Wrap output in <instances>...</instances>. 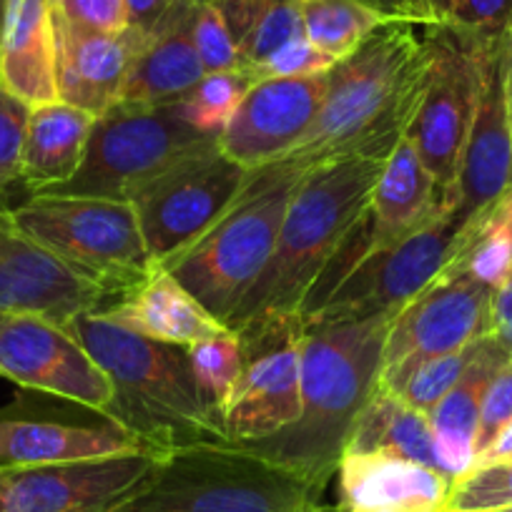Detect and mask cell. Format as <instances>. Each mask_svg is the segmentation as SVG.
<instances>
[{
	"mask_svg": "<svg viewBox=\"0 0 512 512\" xmlns=\"http://www.w3.org/2000/svg\"><path fill=\"white\" fill-rule=\"evenodd\" d=\"M0 83L31 108L58 101L53 0H8Z\"/></svg>",
	"mask_w": 512,
	"mask_h": 512,
	"instance_id": "603a6c76",
	"label": "cell"
},
{
	"mask_svg": "<svg viewBox=\"0 0 512 512\" xmlns=\"http://www.w3.org/2000/svg\"><path fill=\"white\" fill-rule=\"evenodd\" d=\"M390 317L304 324L302 412L267 440L236 445L327 487L339 470L354 420L377 387Z\"/></svg>",
	"mask_w": 512,
	"mask_h": 512,
	"instance_id": "7a4b0ae2",
	"label": "cell"
},
{
	"mask_svg": "<svg viewBox=\"0 0 512 512\" xmlns=\"http://www.w3.org/2000/svg\"><path fill=\"white\" fill-rule=\"evenodd\" d=\"M497 512H512V505L510 507H502V510H497Z\"/></svg>",
	"mask_w": 512,
	"mask_h": 512,
	"instance_id": "f5cc1de1",
	"label": "cell"
},
{
	"mask_svg": "<svg viewBox=\"0 0 512 512\" xmlns=\"http://www.w3.org/2000/svg\"><path fill=\"white\" fill-rule=\"evenodd\" d=\"M251 83L254 81L246 71L209 73L184 101H179L181 116L191 126L199 128L201 134L221 136V131L234 118L236 108L244 101Z\"/></svg>",
	"mask_w": 512,
	"mask_h": 512,
	"instance_id": "4dcf8cb0",
	"label": "cell"
},
{
	"mask_svg": "<svg viewBox=\"0 0 512 512\" xmlns=\"http://www.w3.org/2000/svg\"><path fill=\"white\" fill-rule=\"evenodd\" d=\"M447 23L482 41H505L512 28V0H457Z\"/></svg>",
	"mask_w": 512,
	"mask_h": 512,
	"instance_id": "f35d334b",
	"label": "cell"
},
{
	"mask_svg": "<svg viewBox=\"0 0 512 512\" xmlns=\"http://www.w3.org/2000/svg\"><path fill=\"white\" fill-rule=\"evenodd\" d=\"M312 512H347V507L339 502V505H319L317 510H312Z\"/></svg>",
	"mask_w": 512,
	"mask_h": 512,
	"instance_id": "681fc988",
	"label": "cell"
},
{
	"mask_svg": "<svg viewBox=\"0 0 512 512\" xmlns=\"http://www.w3.org/2000/svg\"><path fill=\"white\" fill-rule=\"evenodd\" d=\"M249 171L214 146L176 161L131 199L156 267L189 249L229 211Z\"/></svg>",
	"mask_w": 512,
	"mask_h": 512,
	"instance_id": "8fae6325",
	"label": "cell"
},
{
	"mask_svg": "<svg viewBox=\"0 0 512 512\" xmlns=\"http://www.w3.org/2000/svg\"><path fill=\"white\" fill-rule=\"evenodd\" d=\"M337 472L347 512H445L452 487L442 472L392 455H344Z\"/></svg>",
	"mask_w": 512,
	"mask_h": 512,
	"instance_id": "44dd1931",
	"label": "cell"
},
{
	"mask_svg": "<svg viewBox=\"0 0 512 512\" xmlns=\"http://www.w3.org/2000/svg\"><path fill=\"white\" fill-rule=\"evenodd\" d=\"M131 452L159 455L111 417L101 422H73L0 410V470L101 460Z\"/></svg>",
	"mask_w": 512,
	"mask_h": 512,
	"instance_id": "d6986e66",
	"label": "cell"
},
{
	"mask_svg": "<svg viewBox=\"0 0 512 512\" xmlns=\"http://www.w3.org/2000/svg\"><path fill=\"white\" fill-rule=\"evenodd\" d=\"M367 3H372L392 21H407L422 28L447 21L435 0H367Z\"/></svg>",
	"mask_w": 512,
	"mask_h": 512,
	"instance_id": "ee69618b",
	"label": "cell"
},
{
	"mask_svg": "<svg viewBox=\"0 0 512 512\" xmlns=\"http://www.w3.org/2000/svg\"><path fill=\"white\" fill-rule=\"evenodd\" d=\"M430 71L425 28L407 21L379 26L334 63L317 118L299 144L267 164L302 181L309 171L354 156L390 159L410 131Z\"/></svg>",
	"mask_w": 512,
	"mask_h": 512,
	"instance_id": "6da1fadb",
	"label": "cell"
},
{
	"mask_svg": "<svg viewBox=\"0 0 512 512\" xmlns=\"http://www.w3.org/2000/svg\"><path fill=\"white\" fill-rule=\"evenodd\" d=\"M490 317H492V337L512 354V274L492 289L490 302Z\"/></svg>",
	"mask_w": 512,
	"mask_h": 512,
	"instance_id": "f6af8a7d",
	"label": "cell"
},
{
	"mask_svg": "<svg viewBox=\"0 0 512 512\" xmlns=\"http://www.w3.org/2000/svg\"><path fill=\"white\" fill-rule=\"evenodd\" d=\"M452 201L455 191L445 194L437 186L427 166L422 164L417 146L405 134L384 164L369 201L374 249L410 236Z\"/></svg>",
	"mask_w": 512,
	"mask_h": 512,
	"instance_id": "cb8c5ba5",
	"label": "cell"
},
{
	"mask_svg": "<svg viewBox=\"0 0 512 512\" xmlns=\"http://www.w3.org/2000/svg\"><path fill=\"white\" fill-rule=\"evenodd\" d=\"M299 11L304 38L334 61L347 58L379 26L392 23L367 0H299Z\"/></svg>",
	"mask_w": 512,
	"mask_h": 512,
	"instance_id": "f546056e",
	"label": "cell"
},
{
	"mask_svg": "<svg viewBox=\"0 0 512 512\" xmlns=\"http://www.w3.org/2000/svg\"><path fill=\"white\" fill-rule=\"evenodd\" d=\"M93 121L91 113L63 101L31 108L21 171V184L31 196L48 194L76 176Z\"/></svg>",
	"mask_w": 512,
	"mask_h": 512,
	"instance_id": "4316f807",
	"label": "cell"
},
{
	"mask_svg": "<svg viewBox=\"0 0 512 512\" xmlns=\"http://www.w3.org/2000/svg\"><path fill=\"white\" fill-rule=\"evenodd\" d=\"M512 420V357L495 372L487 384L477 425V457L492 445L497 432ZM477 462V460H475Z\"/></svg>",
	"mask_w": 512,
	"mask_h": 512,
	"instance_id": "60d3db41",
	"label": "cell"
},
{
	"mask_svg": "<svg viewBox=\"0 0 512 512\" xmlns=\"http://www.w3.org/2000/svg\"><path fill=\"white\" fill-rule=\"evenodd\" d=\"M344 455H392L440 472L425 412L377 387L354 420Z\"/></svg>",
	"mask_w": 512,
	"mask_h": 512,
	"instance_id": "83f0119b",
	"label": "cell"
},
{
	"mask_svg": "<svg viewBox=\"0 0 512 512\" xmlns=\"http://www.w3.org/2000/svg\"><path fill=\"white\" fill-rule=\"evenodd\" d=\"M101 314L128 332L176 347H191L229 332V327L211 317L166 269H156L136 292Z\"/></svg>",
	"mask_w": 512,
	"mask_h": 512,
	"instance_id": "d4e9b609",
	"label": "cell"
},
{
	"mask_svg": "<svg viewBox=\"0 0 512 512\" xmlns=\"http://www.w3.org/2000/svg\"><path fill=\"white\" fill-rule=\"evenodd\" d=\"M299 38H304L299 0H274L262 21L254 26V31L241 41V71H249V68L269 61L274 53H279L284 46L299 41Z\"/></svg>",
	"mask_w": 512,
	"mask_h": 512,
	"instance_id": "836d02e7",
	"label": "cell"
},
{
	"mask_svg": "<svg viewBox=\"0 0 512 512\" xmlns=\"http://www.w3.org/2000/svg\"><path fill=\"white\" fill-rule=\"evenodd\" d=\"M53 11L83 31L123 33L128 28L126 0H53Z\"/></svg>",
	"mask_w": 512,
	"mask_h": 512,
	"instance_id": "ab89813d",
	"label": "cell"
},
{
	"mask_svg": "<svg viewBox=\"0 0 512 512\" xmlns=\"http://www.w3.org/2000/svg\"><path fill=\"white\" fill-rule=\"evenodd\" d=\"M199 0H184L164 28L149 36L128 68L121 101L176 103L184 101L206 71L191 38V21Z\"/></svg>",
	"mask_w": 512,
	"mask_h": 512,
	"instance_id": "484cf974",
	"label": "cell"
},
{
	"mask_svg": "<svg viewBox=\"0 0 512 512\" xmlns=\"http://www.w3.org/2000/svg\"><path fill=\"white\" fill-rule=\"evenodd\" d=\"M512 505V457L475 465L457 477L447 495L445 512H497Z\"/></svg>",
	"mask_w": 512,
	"mask_h": 512,
	"instance_id": "d6a6232c",
	"label": "cell"
},
{
	"mask_svg": "<svg viewBox=\"0 0 512 512\" xmlns=\"http://www.w3.org/2000/svg\"><path fill=\"white\" fill-rule=\"evenodd\" d=\"M512 354L495 337L477 339L475 354L457 384L427 415L437 467L452 482L470 472L477 460V425L487 384Z\"/></svg>",
	"mask_w": 512,
	"mask_h": 512,
	"instance_id": "7402d4cb",
	"label": "cell"
},
{
	"mask_svg": "<svg viewBox=\"0 0 512 512\" xmlns=\"http://www.w3.org/2000/svg\"><path fill=\"white\" fill-rule=\"evenodd\" d=\"M297 186L299 179L267 166L249 171L244 191L229 211L159 269H166L211 317L229 324L244 294L272 259L284 211Z\"/></svg>",
	"mask_w": 512,
	"mask_h": 512,
	"instance_id": "8992f818",
	"label": "cell"
},
{
	"mask_svg": "<svg viewBox=\"0 0 512 512\" xmlns=\"http://www.w3.org/2000/svg\"><path fill=\"white\" fill-rule=\"evenodd\" d=\"M66 329L111 379L113 420L151 450L169 457L179 447L231 445L221 410L196 384L186 347L128 332L101 312L78 314Z\"/></svg>",
	"mask_w": 512,
	"mask_h": 512,
	"instance_id": "3957f363",
	"label": "cell"
},
{
	"mask_svg": "<svg viewBox=\"0 0 512 512\" xmlns=\"http://www.w3.org/2000/svg\"><path fill=\"white\" fill-rule=\"evenodd\" d=\"M6 11H8V0H0V36H3V23H6Z\"/></svg>",
	"mask_w": 512,
	"mask_h": 512,
	"instance_id": "f907efd6",
	"label": "cell"
},
{
	"mask_svg": "<svg viewBox=\"0 0 512 512\" xmlns=\"http://www.w3.org/2000/svg\"><path fill=\"white\" fill-rule=\"evenodd\" d=\"M477 342H472L470 347L460 349V352L445 354V357H437L425 362L422 367H417V372L407 379V384L400 390V400H405L407 405L415 407V410L430 415L437 407V402L447 395L457 384V379L462 377L465 367L470 364L472 354H475Z\"/></svg>",
	"mask_w": 512,
	"mask_h": 512,
	"instance_id": "d590c367",
	"label": "cell"
},
{
	"mask_svg": "<svg viewBox=\"0 0 512 512\" xmlns=\"http://www.w3.org/2000/svg\"><path fill=\"white\" fill-rule=\"evenodd\" d=\"M8 219L68 269L96 284L111 307L159 269L131 201L36 194L8 209Z\"/></svg>",
	"mask_w": 512,
	"mask_h": 512,
	"instance_id": "52a82bcc",
	"label": "cell"
},
{
	"mask_svg": "<svg viewBox=\"0 0 512 512\" xmlns=\"http://www.w3.org/2000/svg\"><path fill=\"white\" fill-rule=\"evenodd\" d=\"M0 377L11 379L23 390L73 402L111 420L116 412V392L108 374L68 329L48 319L28 314L3 319Z\"/></svg>",
	"mask_w": 512,
	"mask_h": 512,
	"instance_id": "5bb4252c",
	"label": "cell"
},
{
	"mask_svg": "<svg viewBox=\"0 0 512 512\" xmlns=\"http://www.w3.org/2000/svg\"><path fill=\"white\" fill-rule=\"evenodd\" d=\"M324 487L236 445L179 447L116 512H312Z\"/></svg>",
	"mask_w": 512,
	"mask_h": 512,
	"instance_id": "5b68a950",
	"label": "cell"
},
{
	"mask_svg": "<svg viewBox=\"0 0 512 512\" xmlns=\"http://www.w3.org/2000/svg\"><path fill=\"white\" fill-rule=\"evenodd\" d=\"M512 457V420L497 432V437L492 440V445L477 457L475 465H487V462H500V460H510Z\"/></svg>",
	"mask_w": 512,
	"mask_h": 512,
	"instance_id": "bcb514c9",
	"label": "cell"
},
{
	"mask_svg": "<svg viewBox=\"0 0 512 512\" xmlns=\"http://www.w3.org/2000/svg\"><path fill=\"white\" fill-rule=\"evenodd\" d=\"M302 332L299 317L259 319L236 329L241 372L224 402L231 445L267 440L302 412Z\"/></svg>",
	"mask_w": 512,
	"mask_h": 512,
	"instance_id": "7c38bea8",
	"label": "cell"
},
{
	"mask_svg": "<svg viewBox=\"0 0 512 512\" xmlns=\"http://www.w3.org/2000/svg\"><path fill=\"white\" fill-rule=\"evenodd\" d=\"M455 201L405 239L374 249L302 324H342L390 317L425 292L455 256Z\"/></svg>",
	"mask_w": 512,
	"mask_h": 512,
	"instance_id": "9c48e42d",
	"label": "cell"
},
{
	"mask_svg": "<svg viewBox=\"0 0 512 512\" xmlns=\"http://www.w3.org/2000/svg\"><path fill=\"white\" fill-rule=\"evenodd\" d=\"M209 3L224 18L231 38H234L236 48H239L241 41L254 31L256 23L262 21L274 0H209Z\"/></svg>",
	"mask_w": 512,
	"mask_h": 512,
	"instance_id": "b9f144b4",
	"label": "cell"
},
{
	"mask_svg": "<svg viewBox=\"0 0 512 512\" xmlns=\"http://www.w3.org/2000/svg\"><path fill=\"white\" fill-rule=\"evenodd\" d=\"M191 38H194L196 53H199L206 76L209 73L241 71L239 48H236L224 18L219 16V11L211 6L209 0H199V6H196L194 21H191Z\"/></svg>",
	"mask_w": 512,
	"mask_h": 512,
	"instance_id": "8d00e7d4",
	"label": "cell"
},
{
	"mask_svg": "<svg viewBox=\"0 0 512 512\" xmlns=\"http://www.w3.org/2000/svg\"><path fill=\"white\" fill-rule=\"evenodd\" d=\"M512 189V116L505 86V41H490L482 56L475 121L455 181L460 231L487 214Z\"/></svg>",
	"mask_w": 512,
	"mask_h": 512,
	"instance_id": "2e32d148",
	"label": "cell"
},
{
	"mask_svg": "<svg viewBox=\"0 0 512 512\" xmlns=\"http://www.w3.org/2000/svg\"><path fill=\"white\" fill-rule=\"evenodd\" d=\"M505 86H507V103H510V116H512V28L505 38Z\"/></svg>",
	"mask_w": 512,
	"mask_h": 512,
	"instance_id": "7dc6e473",
	"label": "cell"
},
{
	"mask_svg": "<svg viewBox=\"0 0 512 512\" xmlns=\"http://www.w3.org/2000/svg\"><path fill=\"white\" fill-rule=\"evenodd\" d=\"M28 118L31 106L0 83V211H8V194L21 184Z\"/></svg>",
	"mask_w": 512,
	"mask_h": 512,
	"instance_id": "e575fe53",
	"label": "cell"
},
{
	"mask_svg": "<svg viewBox=\"0 0 512 512\" xmlns=\"http://www.w3.org/2000/svg\"><path fill=\"white\" fill-rule=\"evenodd\" d=\"M447 269L465 272L497 289L512 274V189L475 224L457 234L455 256Z\"/></svg>",
	"mask_w": 512,
	"mask_h": 512,
	"instance_id": "f1b7e54d",
	"label": "cell"
},
{
	"mask_svg": "<svg viewBox=\"0 0 512 512\" xmlns=\"http://www.w3.org/2000/svg\"><path fill=\"white\" fill-rule=\"evenodd\" d=\"M334 58L327 53L319 51L314 43L307 38L289 43L282 51L274 53L269 61L259 63V66L249 68L251 81H264V78H309V76H322L334 68Z\"/></svg>",
	"mask_w": 512,
	"mask_h": 512,
	"instance_id": "74e56055",
	"label": "cell"
},
{
	"mask_svg": "<svg viewBox=\"0 0 512 512\" xmlns=\"http://www.w3.org/2000/svg\"><path fill=\"white\" fill-rule=\"evenodd\" d=\"M111 299L28 239L0 214V314H28L66 329L78 314L103 312Z\"/></svg>",
	"mask_w": 512,
	"mask_h": 512,
	"instance_id": "e0dca14e",
	"label": "cell"
},
{
	"mask_svg": "<svg viewBox=\"0 0 512 512\" xmlns=\"http://www.w3.org/2000/svg\"><path fill=\"white\" fill-rule=\"evenodd\" d=\"M166 457L151 452L0 470V512H116Z\"/></svg>",
	"mask_w": 512,
	"mask_h": 512,
	"instance_id": "9a60e30c",
	"label": "cell"
},
{
	"mask_svg": "<svg viewBox=\"0 0 512 512\" xmlns=\"http://www.w3.org/2000/svg\"><path fill=\"white\" fill-rule=\"evenodd\" d=\"M490 302V287L465 272L445 269L392 319L384 339L377 390L400 395L417 367L490 337Z\"/></svg>",
	"mask_w": 512,
	"mask_h": 512,
	"instance_id": "4fadbf2b",
	"label": "cell"
},
{
	"mask_svg": "<svg viewBox=\"0 0 512 512\" xmlns=\"http://www.w3.org/2000/svg\"><path fill=\"white\" fill-rule=\"evenodd\" d=\"M324 91L327 73L254 81L229 126L221 131L219 149L246 171L282 159L314 123Z\"/></svg>",
	"mask_w": 512,
	"mask_h": 512,
	"instance_id": "ac0fdd59",
	"label": "cell"
},
{
	"mask_svg": "<svg viewBox=\"0 0 512 512\" xmlns=\"http://www.w3.org/2000/svg\"><path fill=\"white\" fill-rule=\"evenodd\" d=\"M435 3H437V8H440V11H442V16H450V11H452V8H455V3H457V0H435Z\"/></svg>",
	"mask_w": 512,
	"mask_h": 512,
	"instance_id": "c3c4849f",
	"label": "cell"
},
{
	"mask_svg": "<svg viewBox=\"0 0 512 512\" xmlns=\"http://www.w3.org/2000/svg\"><path fill=\"white\" fill-rule=\"evenodd\" d=\"M0 214H3V211H0Z\"/></svg>",
	"mask_w": 512,
	"mask_h": 512,
	"instance_id": "11a10c76",
	"label": "cell"
},
{
	"mask_svg": "<svg viewBox=\"0 0 512 512\" xmlns=\"http://www.w3.org/2000/svg\"><path fill=\"white\" fill-rule=\"evenodd\" d=\"M425 36L430 43V71L407 136L437 186L450 194L475 121L482 56L490 41L470 36L447 21L425 26Z\"/></svg>",
	"mask_w": 512,
	"mask_h": 512,
	"instance_id": "30bf717a",
	"label": "cell"
},
{
	"mask_svg": "<svg viewBox=\"0 0 512 512\" xmlns=\"http://www.w3.org/2000/svg\"><path fill=\"white\" fill-rule=\"evenodd\" d=\"M387 159L354 156L314 169L299 181L284 211L277 246L226 327L259 319L299 317L322 269L362 221Z\"/></svg>",
	"mask_w": 512,
	"mask_h": 512,
	"instance_id": "277c9868",
	"label": "cell"
},
{
	"mask_svg": "<svg viewBox=\"0 0 512 512\" xmlns=\"http://www.w3.org/2000/svg\"><path fill=\"white\" fill-rule=\"evenodd\" d=\"M58 101L98 118L121 101L123 83L149 36L128 26L123 33H96L71 26L53 11Z\"/></svg>",
	"mask_w": 512,
	"mask_h": 512,
	"instance_id": "ffe728a7",
	"label": "cell"
},
{
	"mask_svg": "<svg viewBox=\"0 0 512 512\" xmlns=\"http://www.w3.org/2000/svg\"><path fill=\"white\" fill-rule=\"evenodd\" d=\"M181 3L184 0H126L128 26L146 33V36H154L159 28H164L174 18Z\"/></svg>",
	"mask_w": 512,
	"mask_h": 512,
	"instance_id": "7bdbcfd3",
	"label": "cell"
},
{
	"mask_svg": "<svg viewBox=\"0 0 512 512\" xmlns=\"http://www.w3.org/2000/svg\"><path fill=\"white\" fill-rule=\"evenodd\" d=\"M3 319H6V314H0V324H3Z\"/></svg>",
	"mask_w": 512,
	"mask_h": 512,
	"instance_id": "db71d44e",
	"label": "cell"
},
{
	"mask_svg": "<svg viewBox=\"0 0 512 512\" xmlns=\"http://www.w3.org/2000/svg\"><path fill=\"white\" fill-rule=\"evenodd\" d=\"M216 141L181 116L179 101H118L93 121L76 176L48 194L131 201L161 171Z\"/></svg>",
	"mask_w": 512,
	"mask_h": 512,
	"instance_id": "ba28073f",
	"label": "cell"
},
{
	"mask_svg": "<svg viewBox=\"0 0 512 512\" xmlns=\"http://www.w3.org/2000/svg\"><path fill=\"white\" fill-rule=\"evenodd\" d=\"M349 512H400V510H349Z\"/></svg>",
	"mask_w": 512,
	"mask_h": 512,
	"instance_id": "816d5d0a",
	"label": "cell"
},
{
	"mask_svg": "<svg viewBox=\"0 0 512 512\" xmlns=\"http://www.w3.org/2000/svg\"><path fill=\"white\" fill-rule=\"evenodd\" d=\"M196 384L201 387L206 400L224 410V402L241 372V344L234 332H224L219 337L204 339L186 347Z\"/></svg>",
	"mask_w": 512,
	"mask_h": 512,
	"instance_id": "1f68e13d",
	"label": "cell"
}]
</instances>
